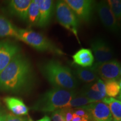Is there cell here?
I'll return each instance as SVG.
<instances>
[{"label": "cell", "mask_w": 121, "mask_h": 121, "mask_svg": "<svg viewBox=\"0 0 121 121\" xmlns=\"http://www.w3.org/2000/svg\"><path fill=\"white\" fill-rule=\"evenodd\" d=\"M34 77L31 63L20 52L12 59L0 74V90L12 93H24L33 86Z\"/></svg>", "instance_id": "cell-1"}, {"label": "cell", "mask_w": 121, "mask_h": 121, "mask_svg": "<svg viewBox=\"0 0 121 121\" xmlns=\"http://www.w3.org/2000/svg\"><path fill=\"white\" fill-rule=\"evenodd\" d=\"M72 57L73 63L80 67H90L94 63L95 60L93 53L87 48H81Z\"/></svg>", "instance_id": "cell-14"}, {"label": "cell", "mask_w": 121, "mask_h": 121, "mask_svg": "<svg viewBox=\"0 0 121 121\" xmlns=\"http://www.w3.org/2000/svg\"><path fill=\"white\" fill-rule=\"evenodd\" d=\"M3 116H4V114L1 113V110H0V121H2L3 119Z\"/></svg>", "instance_id": "cell-29"}, {"label": "cell", "mask_w": 121, "mask_h": 121, "mask_svg": "<svg viewBox=\"0 0 121 121\" xmlns=\"http://www.w3.org/2000/svg\"><path fill=\"white\" fill-rule=\"evenodd\" d=\"M9 37L17 39V28L5 17L0 15V37Z\"/></svg>", "instance_id": "cell-17"}, {"label": "cell", "mask_w": 121, "mask_h": 121, "mask_svg": "<svg viewBox=\"0 0 121 121\" xmlns=\"http://www.w3.org/2000/svg\"><path fill=\"white\" fill-rule=\"evenodd\" d=\"M17 39L40 52H48L57 56H65L66 53L60 48L45 37L43 34L29 29L17 28Z\"/></svg>", "instance_id": "cell-4"}, {"label": "cell", "mask_w": 121, "mask_h": 121, "mask_svg": "<svg viewBox=\"0 0 121 121\" xmlns=\"http://www.w3.org/2000/svg\"><path fill=\"white\" fill-rule=\"evenodd\" d=\"M39 11V19L38 26L45 28L49 25L52 17L54 2L52 0H34Z\"/></svg>", "instance_id": "cell-12"}, {"label": "cell", "mask_w": 121, "mask_h": 121, "mask_svg": "<svg viewBox=\"0 0 121 121\" xmlns=\"http://www.w3.org/2000/svg\"><path fill=\"white\" fill-rule=\"evenodd\" d=\"M107 3L121 27V0H108Z\"/></svg>", "instance_id": "cell-22"}, {"label": "cell", "mask_w": 121, "mask_h": 121, "mask_svg": "<svg viewBox=\"0 0 121 121\" xmlns=\"http://www.w3.org/2000/svg\"><path fill=\"white\" fill-rule=\"evenodd\" d=\"M56 15L59 23L72 33L78 43H80L78 35L79 19L65 1H57L56 4Z\"/></svg>", "instance_id": "cell-5"}, {"label": "cell", "mask_w": 121, "mask_h": 121, "mask_svg": "<svg viewBox=\"0 0 121 121\" xmlns=\"http://www.w3.org/2000/svg\"><path fill=\"white\" fill-rule=\"evenodd\" d=\"M73 75L78 80L87 84H92L100 79L96 73L90 68H82L78 67L76 68Z\"/></svg>", "instance_id": "cell-16"}, {"label": "cell", "mask_w": 121, "mask_h": 121, "mask_svg": "<svg viewBox=\"0 0 121 121\" xmlns=\"http://www.w3.org/2000/svg\"><path fill=\"white\" fill-rule=\"evenodd\" d=\"M119 86H120V89H121V78H120V80H119Z\"/></svg>", "instance_id": "cell-31"}, {"label": "cell", "mask_w": 121, "mask_h": 121, "mask_svg": "<svg viewBox=\"0 0 121 121\" xmlns=\"http://www.w3.org/2000/svg\"><path fill=\"white\" fill-rule=\"evenodd\" d=\"M78 19L82 22H90L93 16L95 2L91 0H65Z\"/></svg>", "instance_id": "cell-9"}, {"label": "cell", "mask_w": 121, "mask_h": 121, "mask_svg": "<svg viewBox=\"0 0 121 121\" xmlns=\"http://www.w3.org/2000/svg\"><path fill=\"white\" fill-rule=\"evenodd\" d=\"M121 64L117 60H113L107 62L98 64L94 63L89 67L96 73L103 81L110 80H117L119 77V69Z\"/></svg>", "instance_id": "cell-7"}, {"label": "cell", "mask_w": 121, "mask_h": 121, "mask_svg": "<svg viewBox=\"0 0 121 121\" xmlns=\"http://www.w3.org/2000/svg\"><path fill=\"white\" fill-rule=\"evenodd\" d=\"M60 110L65 121H71L73 116V108L66 107L60 109Z\"/></svg>", "instance_id": "cell-23"}, {"label": "cell", "mask_w": 121, "mask_h": 121, "mask_svg": "<svg viewBox=\"0 0 121 121\" xmlns=\"http://www.w3.org/2000/svg\"><path fill=\"white\" fill-rule=\"evenodd\" d=\"M90 47L95 62L105 63L113 60L114 52L110 46L102 38L94 39L90 42Z\"/></svg>", "instance_id": "cell-8"}, {"label": "cell", "mask_w": 121, "mask_h": 121, "mask_svg": "<svg viewBox=\"0 0 121 121\" xmlns=\"http://www.w3.org/2000/svg\"><path fill=\"white\" fill-rule=\"evenodd\" d=\"M37 121H51V118L48 117L47 116H45L44 117L40 119L39 120H38Z\"/></svg>", "instance_id": "cell-28"}, {"label": "cell", "mask_w": 121, "mask_h": 121, "mask_svg": "<svg viewBox=\"0 0 121 121\" xmlns=\"http://www.w3.org/2000/svg\"><path fill=\"white\" fill-rule=\"evenodd\" d=\"M119 75H120V76H121V65L120 66V69H119Z\"/></svg>", "instance_id": "cell-32"}, {"label": "cell", "mask_w": 121, "mask_h": 121, "mask_svg": "<svg viewBox=\"0 0 121 121\" xmlns=\"http://www.w3.org/2000/svg\"><path fill=\"white\" fill-rule=\"evenodd\" d=\"M4 102L7 107L13 114L22 116L28 114L29 109L22 100L15 97H6L4 98Z\"/></svg>", "instance_id": "cell-15"}, {"label": "cell", "mask_w": 121, "mask_h": 121, "mask_svg": "<svg viewBox=\"0 0 121 121\" xmlns=\"http://www.w3.org/2000/svg\"><path fill=\"white\" fill-rule=\"evenodd\" d=\"M95 8L101 22L105 28L114 34H119L121 27L107 2L100 1L98 2Z\"/></svg>", "instance_id": "cell-6"}, {"label": "cell", "mask_w": 121, "mask_h": 121, "mask_svg": "<svg viewBox=\"0 0 121 121\" xmlns=\"http://www.w3.org/2000/svg\"><path fill=\"white\" fill-rule=\"evenodd\" d=\"M2 121H28L25 118L17 116L13 114H4Z\"/></svg>", "instance_id": "cell-25"}, {"label": "cell", "mask_w": 121, "mask_h": 121, "mask_svg": "<svg viewBox=\"0 0 121 121\" xmlns=\"http://www.w3.org/2000/svg\"><path fill=\"white\" fill-rule=\"evenodd\" d=\"M93 101L91 100L90 99H88L86 97L81 95H78L77 96V95L71 99V100L69 102L66 107L71 108H79V107H82L84 106L89 105V104L93 103ZM66 108V107H65Z\"/></svg>", "instance_id": "cell-21"}, {"label": "cell", "mask_w": 121, "mask_h": 121, "mask_svg": "<svg viewBox=\"0 0 121 121\" xmlns=\"http://www.w3.org/2000/svg\"><path fill=\"white\" fill-rule=\"evenodd\" d=\"M118 99H119V100L121 102V92H120V93H119V94Z\"/></svg>", "instance_id": "cell-30"}, {"label": "cell", "mask_w": 121, "mask_h": 121, "mask_svg": "<svg viewBox=\"0 0 121 121\" xmlns=\"http://www.w3.org/2000/svg\"><path fill=\"white\" fill-rule=\"evenodd\" d=\"M20 52L19 46L13 42L9 40L0 42V74Z\"/></svg>", "instance_id": "cell-11"}, {"label": "cell", "mask_w": 121, "mask_h": 121, "mask_svg": "<svg viewBox=\"0 0 121 121\" xmlns=\"http://www.w3.org/2000/svg\"><path fill=\"white\" fill-rule=\"evenodd\" d=\"M105 93L107 97H117L121 92L119 82L116 80H110L105 81L104 82Z\"/></svg>", "instance_id": "cell-20"}, {"label": "cell", "mask_w": 121, "mask_h": 121, "mask_svg": "<svg viewBox=\"0 0 121 121\" xmlns=\"http://www.w3.org/2000/svg\"><path fill=\"white\" fill-rule=\"evenodd\" d=\"M112 121H116V120H114V119H113V120Z\"/></svg>", "instance_id": "cell-34"}, {"label": "cell", "mask_w": 121, "mask_h": 121, "mask_svg": "<svg viewBox=\"0 0 121 121\" xmlns=\"http://www.w3.org/2000/svg\"><path fill=\"white\" fill-rule=\"evenodd\" d=\"M73 110L74 114L79 116L80 117H82L83 118L87 119L89 121L90 117H89V113L84 108H82V107H79V108H73Z\"/></svg>", "instance_id": "cell-24"}, {"label": "cell", "mask_w": 121, "mask_h": 121, "mask_svg": "<svg viewBox=\"0 0 121 121\" xmlns=\"http://www.w3.org/2000/svg\"><path fill=\"white\" fill-rule=\"evenodd\" d=\"M52 121H65L60 109L53 112L52 113Z\"/></svg>", "instance_id": "cell-26"}, {"label": "cell", "mask_w": 121, "mask_h": 121, "mask_svg": "<svg viewBox=\"0 0 121 121\" xmlns=\"http://www.w3.org/2000/svg\"><path fill=\"white\" fill-rule=\"evenodd\" d=\"M108 106L113 119L121 121V102L115 98L106 97L102 101Z\"/></svg>", "instance_id": "cell-18"}, {"label": "cell", "mask_w": 121, "mask_h": 121, "mask_svg": "<svg viewBox=\"0 0 121 121\" xmlns=\"http://www.w3.org/2000/svg\"><path fill=\"white\" fill-rule=\"evenodd\" d=\"M71 121H89V120L83 118L82 117H80L73 113V118H72Z\"/></svg>", "instance_id": "cell-27"}, {"label": "cell", "mask_w": 121, "mask_h": 121, "mask_svg": "<svg viewBox=\"0 0 121 121\" xmlns=\"http://www.w3.org/2000/svg\"><path fill=\"white\" fill-rule=\"evenodd\" d=\"M31 0H12L9 3V11L22 21H27Z\"/></svg>", "instance_id": "cell-13"}, {"label": "cell", "mask_w": 121, "mask_h": 121, "mask_svg": "<svg viewBox=\"0 0 121 121\" xmlns=\"http://www.w3.org/2000/svg\"><path fill=\"white\" fill-rule=\"evenodd\" d=\"M39 19V11L38 5L32 0L29 7L27 22L30 26H38Z\"/></svg>", "instance_id": "cell-19"}, {"label": "cell", "mask_w": 121, "mask_h": 121, "mask_svg": "<svg viewBox=\"0 0 121 121\" xmlns=\"http://www.w3.org/2000/svg\"><path fill=\"white\" fill-rule=\"evenodd\" d=\"M76 95L74 90L53 87L42 94L31 109L42 112H53L66 107Z\"/></svg>", "instance_id": "cell-3"}, {"label": "cell", "mask_w": 121, "mask_h": 121, "mask_svg": "<svg viewBox=\"0 0 121 121\" xmlns=\"http://www.w3.org/2000/svg\"><path fill=\"white\" fill-rule=\"evenodd\" d=\"M89 113V121H112L113 117L108 106L103 102L93 103L82 107Z\"/></svg>", "instance_id": "cell-10"}, {"label": "cell", "mask_w": 121, "mask_h": 121, "mask_svg": "<svg viewBox=\"0 0 121 121\" xmlns=\"http://www.w3.org/2000/svg\"><path fill=\"white\" fill-rule=\"evenodd\" d=\"M28 121H33V119L31 118H30V117H29V119H28Z\"/></svg>", "instance_id": "cell-33"}, {"label": "cell", "mask_w": 121, "mask_h": 121, "mask_svg": "<svg viewBox=\"0 0 121 121\" xmlns=\"http://www.w3.org/2000/svg\"><path fill=\"white\" fill-rule=\"evenodd\" d=\"M39 67L42 75L53 87L74 90L78 86V81L70 68L58 60H46Z\"/></svg>", "instance_id": "cell-2"}]
</instances>
